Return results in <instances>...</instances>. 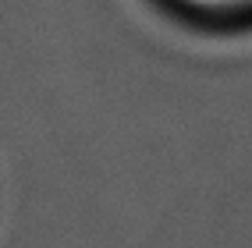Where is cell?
Instances as JSON below:
<instances>
[{"label": "cell", "instance_id": "cell-1", "mask_svg": "<svg viewBox=\"0 0 252 248\" xmlns=\"http://www.w3.org/2000/svg\"><path fill=\"white\" fill-rule=\"evenodd\" d=\"M195 7H242V4H252V0H189Z\"/></svg>", "mask_w": 252, "mask_h": 248}]
</instances>
